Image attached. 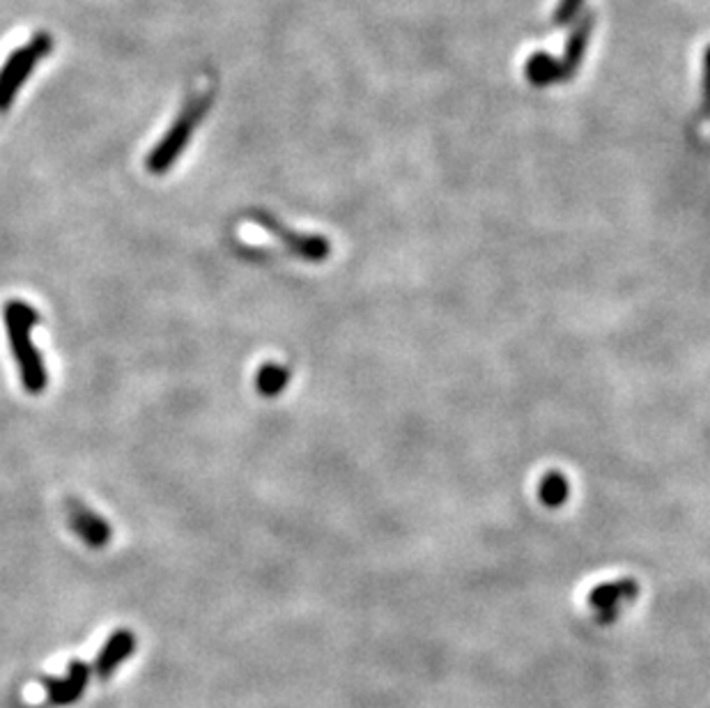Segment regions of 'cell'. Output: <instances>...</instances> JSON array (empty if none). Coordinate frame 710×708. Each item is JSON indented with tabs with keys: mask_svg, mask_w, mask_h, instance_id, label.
Wrapping results in <instances>:
<instances>
[{
	"mask_svg": "<svg viewBox=\"0 0 710 708\" xmlns=\"http://www.w3.org/2000/svg\"><path fill=\"white\" fill-rule=\"evenodd\" d=\"M133 649H137V639H133V635L129 630H124V628L116 630L107 639V645L101 647V651L97 656L94 669L99 674V679H109L111 674L116 671V667L133 654Z\"/></svg>",
	"mask_w": 710,
	"mask_h": 708,
	"instance_id": "obj_9",
	"label": "cell"
},
{
	"mask_svg": "<svg viewBox=\"0 0 710 708\" xmlns=\"http://www.w3.org/2000/svg\"><path fill=\"white\" fill-rule=\"evenodd\" d=\"M53 42L47 36H38L36 40H30L26 47L14 51L8 62L0 67V111H6L19 88L23 86L26 77L30 74L32 67L40 62L42 56L51 51Z\"/></svg>",
	"mask_w": 710,
	"mask_h": 708,
	"instance_id": "obj_3",
	"label": "cell"
},
{
	"mask_svg": "<svg viewBox=\"0 0 710 708\" xmlns=\"http://www.w3.org/2000/svg\"><path fill=\"white\" fill-rule=\"evenodd\" d=\"M637 594L639 585L632 578H619L593 587L587 602L598 624H612L619 619L623 607L637 598Z\"/></svg>",
	"mask_w": 710,
	"mask_h": 708,
	"instance_id": "obj_5",
	"label": "cell"
},
{
	"mask_svg": "<svg viewBox=\"0 0 710 708\" xmlns=\"http://www.w3.org/2000/svg\"><path fill=\"white\" fill-rule=\"evenodd\" d=\"M88 677H90V669L86 662L81 660H74L70 665V669H67V677L64 679H53V681H47V699L56 706H64V704H72L74 699L81 697V692L86 690L88 686Z\"/></svg>",
	"mask_w": 710,
	"mask_h": 708,
	"instance_id": "obj_8",
	"label": "cell"
},
{
	"mask_svg": "<svg viewBox=\"0 0 710 708\" xmlns=\"http://www.w3.org/2000/svg\"><path fill=\"white\" fill-rule=\"evenodd\" d=\"M251 217L256 219V223L260 228H264L267 232H272L277 240H281L294 256H299L303 260L320 262V260H324L331 253L329 242L324 238H320V235L294 232L288 226H283L274 215H269L264 210H256Z\"/></svg>",
	"mask_w": 710,
	"mask_h": 708,
	"instance_id": "obj_4",
	"label": "cell"
},
{
	"mask_svg": "<svg viewBox=\"0 0 710 708\" xmlns=\"http://www.w3.org/2000/svg\"><path fill=\"white\" fill-rule=\"evenodd\" d=\"M210 99L208 97H193L189 104L182 109V113L178 116V120L173 122V127L166 131V137L154 146V150L148 157V168L150 173L161 176L166 173L168 168L176 163V159L184 152V148L191 141L193 129L200 124L202 116L208 113Z\"/></svg>",
	"mask_w": 710,
	"mask_h": 708,
	"instance_id": "obj_2",
	"label": "cell"
},
{
	"mask_svg": "<svg viewBox=\"0 0 710 708\" xmlns=\"http://www.w3.org/2000/svg\"><path fill=\"white\" fill-rule=\"evenodd\" d=\"M593 21H596V17L587 14L578 26L572 28L570 38L566 42V49H563V56L557 60L561 81H568L574 72H578L580 62L584 60V53H587V47H589V38H591V32H593Z\"/></svg>",
	"mask_w": 710,
	"mask_h": 708,
	"instance_id": "obj_7",
	"label": "cell"
},
{
	"mask_svg": "<svg viewBox=\"0 0 710 708\" xmlns=\"http://www.w3.org/2000/svg\"><path fill=\"white\" fill-rule=\"evenodd\" d=\"M703 113L710 120V47L703 56Z\"/></svg>",
	"mask_w": 710,
	"mask_h": 708,
	"instance_id": "obj_14",
	"label": "cell"
},
{
	"mask_svg": "<svg viewBox=\"0 0 710 708\" xmlns=\"http://www.w3.org/2000/svg\"><path fill=\"white\" fill-rule=\"evenodd\" d=\"M568 492H570V486L561 471H550V475H546L543 481H540V488H538L540 501L550 506V509H559V506L568 499Z\"/></svg>",
	"mask_w": 710,
	"mask_h": 708,
	"instance_id": "obj_12",
	"label": "cell"
},
{
	"mask_svg": "<svg viewBox=\"0 0 710 708\" xmlns=\"http://www.w3.org/2000/svg\"><path fill=\"white\" fill-rule=\"evenodd\" d=\"M64 509H67V520H70V527L74 529V534L88 548L99 550V548L109 546L111 525L104 518L97 516L92 509H88V506L77 497H67Z\"/></svg>",
	"mask_w": 710,
	"mask_h": 708,
	"instance_id": "obj_6",
	"label": "cell"
},
{
	"mask_svg": "<svg viewBox=\"0 0 710 708\" xmlns=\"http://www.w3.org/2000/svg\"><path fill=\"white\" fill-rule=\"evenodd\" d=\"M524 74H527V81L536 88H546V86L561 81L559 62H557V58H552L548 53H533L524 64Z\"/></svg>",
	"mask_w": 710,
	"mask_h": 708,
	"instance_id": "obj_10",
	"label": "cell"
},
{
	"mask_svg": "<svg viewBox=\"0 0 710 708\" xmlns=\"http://www.w3.org/2000/svg\"><path fill=\"white\" fill-rule=\"evenodd\" d=\"M584 6V0H559L557 12H554V23L557 26H566L570 23V19L580 12V8Z\"/></svg>",
	"mask_w": 710,
	"mask_h": 708,
	"instance_id": "obj_13",
	"label": "cell"
},
{
	"mask_svg": "<svg viewBox=\"0 0 710 708\" xmlns=\"http://www.w3.org/2000/svg\"><path fill=\"white\" fill-rule=\"evenodd\" d=\"M3 320L12 355L19 363L21 385L28 393L38 396L47 389V368L40 350L32 343V327L40 322V313L30 303L12 299L6 303Z\"/></svg>",
	"mask_w": 710,
	"mask_h": 708,
	"instance_id": "obj_1",
	"label": "cell"
},
{
	"mask_svg": "<svg viewBox=\"0 0 710 708\" xmlns=\"http://www.w3.org/2000/svg\"><path fill=\"white\" fill-rule=\"evenodd\" d=\"M288 382H290V370L286 366L272 363V361L262 363L258 376H256V387H258L260 396H264V398L279 396L288 387Z\"/></svg>",
	"mask_w": 710,
	"mask_h": 708,
	"instance_id": "obj_11",
	"label": "cell"
}]
</instances>
